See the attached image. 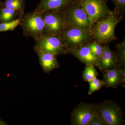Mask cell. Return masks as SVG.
Returning <instances> with one entry per match:
<instances>
[{
    "label": "cell",
    "mask_w": 125,
    "mask_h": 125,
    "mask_svg": "<svg viewBox=\"0 0 125 125\" xmlns=\"http://www.w3.org/2000/svg\"><path fill=\"white\" fill-rule=\"evenodd\" d=\"M124 13L114 8L107 16L96 22L91 29L94 40L102 45H107L117 39L115 30L124 18Z\"/></svg>",
    "instance_id": "6da1fadb"
},
{
    "label": "cell",
    "mask_w": 125,
    "mask_h": 125,
    "mask_svg": "<svg viewBox=\"0 0 125 125\" xmlns=\"http://www.w3.org/2000/svg\"><path fill=\"white\" fill-rule=\"evenodd\" d=\"M20 25L22 30L23 35L27 37H31L34 40L46 34L42 13L35 10L24 14Z\"/></svg>",
    "instance_id": "7a4b0ae2"
},
{
    "label": "cell",
    "mask_w": 125,
    "mask_h": 125,
    "mask_svg": "<svg viewBox=\"0 0 125 125\" xmlns=\"http://www.w3.org/2000/svg\"><path fill=\"white\" fill-rule=\"evenodd\" d=\"M35 41L33 49L36 52H49L56 56L70 54L69 48L58 35L45 34Z\"/></svg>",
    "instance_id": "3957f363"
},
{
    "label": "cell",
    "mask_w": 125,
    "mask_h": 125,
    "mask_svg": "<svg viewBox=\"0 0 125 125\" xmlns=\"http://www.w3.org/2000/svg\"><path fill=\"white\" fill-rule=\"evenodd\" d=\"M58 35L69 48L87 45L94 40L91 30L69 25Z\"/></svg>",
    "instance_id": "277c9868"
},
{
    "label": "cell",
    "mask_w": 125,
    "mask_h": 125,
    "mask_svg": "<svg viewBox=\"0 0 125 125\" xmlns=\"http://www.w3.org/2000/svg\"><path fill=\"white\" fill-rule=\"evenodd\" d=\"M96 110L107 125H122L124 117L121 107L112 100L95 104Z\"/></svg>",
    "instance_id": "5b68a950"
},
{
    "label": "cell",
    "mask_w": 125,
    "mask_h": 125,
    "mask_svg": "<svg viewBox=\"0 0 125 125\" xmlns=\"http://www.w3.org/2000/svg\"><path fill=\"white\" fill-rule=\"evenodd\" d=\"M62 10L64 13L67 25L91 30L92 26L88 15L79 1Z\"/></svg>",
    "instance_id": "8992f818"
},
{
    "label": "cell",
    "mask_w": 125,
    "mask_h": 125,
    "mask_svg": "<svg viewBox=\"0 0 125 125\" xmlns=\"http://www.w3.org/2000/svg\"><path fill=\"white\" fill-rule=\"evenodd\" d=\"M108 0H79L89 19L92 28L93 25L112 13L108 7Z\"/></svg>",
    "instance_id": "52a82bcc"
},
{
    "label": "cell",
    "mask_w": 125,
    "mask_h": 125,
    "mask_svg": "<svg viewBox=\"0 0 125 125\" xmlns=\"http://www.w3.org/2000/svg\"><path fill=\"white\" fill-rule=\"evenodd\" d=\"M42 13L44 20L46 34L58 35L67 27L62 10L46 11Z\"/></svg>",
    "instance_id": "ba28073f"
},
{
    "label": "cell",
    "mask_w": 125,
    "mask_h": 125,
    "mask_svg": "<svg viewBox=\"0 0 125 125\" xmlns=\"http://www.w3.org/2000/svg\"><path fill=\"white\" fill-rule=\"evenodd\" d=\"M97 112L95 104L81 103L71 112V125H88Z\"/></svg>",
    "instance_id": "9c48e42d"
},
{
    "label": "cell",
    "mask_w": 125,
    "mask_h": 125,
    "mask_svg": "<svg viewBox=\"0 0 125 125\" xmlns=\"http://www.w3.org/2000/svg\"><path fill=\"white\" fill-rule=\"evenodd\" d=\"M103 81L106 88L116 89L119 85H125V66H117L107 71L103 72Z\"/></svg>",
    "instance_id": "30bf717a"
},
{
    "label": "cell",
    "mask_w": 125,
    "mask_h": 125,
    "mask_svg": "<svg viewBox=\"0 0 125 125\" xmlns=\"http://www.w3.org/2000/svg\"><path fill=\"white\" fill-rule=\"evenodd\" d=\"M70 54L76 57L85 65L96 66L98 58L96 57L87 45H81L73 48H69Z\"/></svg>",
    "instance_id": "8fae6325"
},
{
    "label": "cell",
    "mask_w": 125,
    "mask_h": 125,
    "mask_svg": "<svg viewBox=\"0 0 125 125\" xmlns=\"http://www.w3.org/2000/svg\"><path fill=\"white\" fill-rule=\"evenodd\" d=\"M118 65L115 52L107 45H105L102 54L98 58L96 66L103 72L107 71Z\"/></svg>",
    "instance_id": "7c38bea8"
},
{
    "label": "cell",
    "mask_w": 125,
    "mask_h": 125,
    "mask_svg": "<svg viewBox=\"0 0 125 125\" xmlns=\"http://www.w3.org/2000/svg\"><path fill=\"white\" fill-rule=\"evenodd\" d=\"M79 0H41L35 10L40 12L62 10Z\"/></svg>",
    "instance_id": "4fadbf2b"
},
{
    "label": "cell",
    "mask_w": 125,
    "mask_h": 125,
    "mask_svg": "<svg viewBox=\"0 0 125 125\" xmlns=\"http://www.w3.org/2000/svg\"><path fill=\"white\" fill-rule=\"evenodd\" d=\"M36 53L39 58V64L45 73H49L60 67L56 56L54 54L43 52H38Z\"/></svg>",
    "instance_id": "5bb4252c"
},
{
    "label": "cell",
    "mask_w": 125,
    "mask_h": 125,
    "mask_svg": "<svg viewBox=\"0 0 125 125\" xmlns=\"http://www.w3.org/2000/svg\"><path fill=\"white\" fill-rule=\"evenodd\" d=\"M24 13L4 6L0 9V23L13 21L22 17Z\"/></svg>",
    "instance_id": "9a60e30c"
},
{
    "label": "cell",
    "mask_w": 125,
    "mask_h": 125,
    "mask_svg": "<svg viewBox=\"0 0 125 125\" xmlns=\"http://www.w3.org/2000/svg\"><path fill=\"white\" fill-rule=\"evenodd\" d=\"M116 51L115 52L118 65L121 67L125 66V39L116 46Z\"/></svg>",
    "instance_id": "2e32d148"
},
{
    "label": "cell",
    "mask_w": 125,
    "mask_h": 125,
    "mask_svg": "<svg viewBox=\"0 0 125 125\" xmlns=\"http://www.w3.org/2000/svg\"><path fill=\"white\" fill-rule=\"evenodd\" d=\"M95 67L93 65H85L83 72V79L84 81L88 82L98 76L99 73Z\"/></svg>",
    "instance_id": "e0dca14e"
},
{
    "label": "cell",
    "mask_w": 125,
    "mask_h": 125,
    "mask_svg": "<svg viewBox=\"0 0 125 125\" xmlns=\"http://www.w3.org/2000/svg\"><path fill=\"white\" fill-rule=\"evenodd\" d=\"M24 4V0H5L4 2L5 7L20 10L23 13Z\"/></svg>",
    "instance_id": "ac0fdd59"
},
{
    "label": "cell",
    "mask_w": 125,
    "mask_h": 125,
    "mask_svg": "<svg viewBox=\"0 0 125 125\" xmlns=\"http://www.w3.org/2000/svg\"><path fill=\"white\" fill-rule=\"evenodd\" d=\"M21 17H20L13 21L0 23V32L13 30L20 25Z\"/></svg>",
    "instance_id": "d6986e66"
},
{
    "label": "cell",
    "mask_w": 125,
    "mask_h": 125,
    "mask_svg": "<svg viewBox=\"0 0 125 125\" xmlns=\"http://www.w3.org/2000/svg\"><path fill=\"white\" fill-rule=\"evenodd\" d=\"M89 85V90L88 94L91 95L94 92L100 89L104 86V83L103 80L96 78L88 82Z\"/></svg>",
    "instance_id": "ffe728a7"
},
{
    "label": "cell",
    "mask_w": 125,
    "mask_h": 125,
    "mask_svg": "<svg viewBox=\"0 0 125 125\" xmlns=\"http://www.w3.org/2000/svg\"><path fill=\"white\" fill-rule=\"evenodd\" d=\"M87 45L89 47L92 52L98 58L100 57L105 49V45H101L94 40Z\"/></svg>",
    "instance_id": "44dd1931"
},
{
    "label": "cell",
    "mask_w": 125,
    "mask_h": 125,
    "mask_svg": "<svg viewBox=\"0 0 125 125\" xmlns=\"http://www.w3.org/2000/svg\"><path fill=\"white\" fill-rule=\"evenodd\" d=\"M88 125H107L97 111V113Z\"/></svg>",
    "instance_id": "7402d4cb"
},
{
    "label": "cell",
    "mask_w": 125,
    "mask_h": 125,
    "mask_svg": "<svg viewBox=\"0 0 125 125\" xmlns=\"http://www.w3.org/2000/svg\"><path fill=\"white\" fill-rule=\"evenodd\" d=\"M115 5V8L125 13V0H111Z\"/></svg>",
    "instance_id": "603a6c76"
},
{
    "label": "cell",
    "mask_w": 125,
    "mask_h": 125,
    "mask_svg": "<svg viewBox=\"0 0 125 125\" xmlns=\"http://www.w3.org/2000/svg\"><path fill=\"white\" fill-rule=\"evenodd\" d=\"M4 3L2 2L1 0H0V9L4 7Z\"/></svg>",
    "instance_id": "cb8c5ba5"
},
{
    "label": "cell",
    "mask_w": 125,
    "mask_h": 125,
    "mask_svg": "<svg viewBox=\"0 0 125 125\" xmlns=\"http://www.w3.org/2000/svg\"><path fill=\"white\" fill-rule=\"evenodd\" d=\"M4 122L2 121L1 119H0V125H4Z\"/></svg>",
    "instance_id": "d4e9b609"
}]
</instances>
